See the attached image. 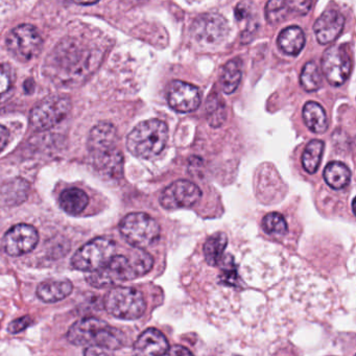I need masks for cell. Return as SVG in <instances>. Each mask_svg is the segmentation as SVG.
Returning a JSON list of instances; mask_svg holds the SVG:
<instances>
[{"label":"cell","mask_w":356,"mask_h":356,"mask_svg":"<svg viewBox=\"0 0 356 356\" xmlns=\"http://www.w3.org/2000/svg\"><path fill=\"white\" fill-rule=\"evenodd\" d=\"M324 143L321 140H312L304 149L302 155V165L308 174H316L322 161Z\"/></svg>","instance_id":"25"},{"label":"cell","mask_w":356,"mask_h":356,"mask_svg":"<svg viewBox=\"0 0 356 356\" xmlns=\"http://www.w3.org/2000/svg\"><path fill=\"white\" fill-rule=\"evenodd\" d=\"M302 87L308 92L316 91L322 85V74L318 66L314 62H308L302 70L301 78Z\"/></svg>","instance_id":"27"},{"label":"cell","mask_w":356,"mask_h":356,"mask_svg":"<svg viewBox=\"0 0 356 356\" xmlns=\"http://www.w3.org/2000/svg\"><path fill=\"white\" fill-rule=\"evenodd\" d=\"M74 286L70 280L45 281L41 283L37 289L39 299L47 303H55L65 299L72 293Z\"/></svg>","instance_id":"18"},{"label":"cell","mask_w":356,"mask_h":356,"mask_svg":"<svg viewBox=\"0 0 356 356\" xmlns=\"http://www.w3.org/2000/svg\"><path fill=\"white\" fill-rule=\"evenodd\" d=\"M32 323L33 320L31 316H22V318L13 321V322L9 325V327H8V330L11 333L22 332L24 329L28 328Z\"/></svg>","instance_id":"33"},{"label":"cell","mask_w":356,"mask_h":356,"mask_svg":"<svg viewBox=\"0 0 356 356\" xmlns=\"http://www.w3.org/2000/svg\"><path fill=\"white\" fill-rule=\"evenodd\" d=\"M7 47L16 59L29 62L40 55L42 37L35 26L22 24L8 35Z\"/></svg>","instance_id":"7"},{"label":"cell","mask_w":356,"mask_h":356,"mask_svg":"<svg viewBox=\"0 0 356 356\" xmlns=\"http://www.w3.org/2000/svg\"><path fill=\"white\" fill-rule=\"evenodd\" d=\"M207 118L209 124L214 128H218L224 124L226 120V107L224 101H222L216 93L210 95L207 102Z\"/></svg>","instance_id":"26"},{"label":"cell","mask_w":356,"mask_h":356,"mask_svg":"<svg viewBox=\"0 0 356 356\" xmlns=\"http://www.w3.org/2000/svg\"><path fill=\"white\" fill-rule=\"evenodd\" d=\"M289 11L295 12L299 15H305L312 8V0H286Z\"/></svg>","instance_id":"31"},{"label":"cell","mask_w":356,"mask_h":356,"mask_svg":"<svg viewBox=\"0 0 356 356\" xmlns=\"http://www.w3.org/2000/svg\"><path fill=\"white\" fill-rule=\"evenodd\" d=\"M345 26V18L335 10H327L314 26L316 39L321 44H329L337 40Z\"/></svg>","instance_id":"14"},{"label":"cell","mask_w":356,"mask_h":356,"mask_svg":"<svg viewBox=\"0 0 356 356\" xmlns=\"http://www.w3.org/2000/svg\"><path fill=\"white\" fill-rule=\"evenodd\" d=\"M120 231L129 245L143 250L155 245L161 234L159 224L143 212L124 216L120 222Z\"/></svg>","instance_id":"4"},{"label":"cell","mask_w":356,"mask_h":356,"mask_svg":"<svg viewBox=\"0 0 356 356\" xmlns=\"http://www.w3.org/2000/svg\"><path fill=\"white\" fill-rule=\"evenodd\" d=\"M67 339L76 346L102 348L107 351L120 349L124 343L122 331L95 318L74 323L68 331Z\"/></svg>","instance_id":"2"},{"label":"cell","mask_w":356,"mask_h":356,"mask_svg":"<svg viewBox=\"0 0 356 356\" xmlns=\"http://www.w3.org/2000/svg\"><path fill=\"white\" fill-rule=\"evenodd\" d=\"M10 140V132L7 128L0 124V153L5 149Z\"/></svg>","instance_id":"34"},{"label":"cell","mask_w":356,"mask_h":356,"mask_svg":"<svg viewBox=\"0 0 356 356\" xmlns=\"http://www.w3.org/2000/svg\"><path fill=\"white\" fill-rule=\"evenodd\" d=\"M153 266V257L143 249H137L131 256L114 255L103 268L88 273L86 280L93 287L111 286L139 278L147 274Z\"/></svg>","instance_id":"1"},{"label":"cell","mask_w":356,"mask_h":356,"mask_svg":"<svg viewBox=\"0 0 356 356\" xmlns=\"http://www.w3.org/2000/svg\"><path fill=\"white\" fill-rule=\"evenodd\" d=\"M324 179L332 189H343L349 184L351 172L345 164L339 161L330 162L325 168Z\"/></svg>","instance_id":"23"},{"label":"cell","mask_w":356,"mask_h":356,"mask_svg":"<svg viewBox=\"0 0 356 356\" xmlns=\"http://www.w3.org/2000/svg\"><path fill=\"white\" fill-rule=\"evenodd\" d=\"M241 72H243V63L239 59L229 61L222 67L220 84H222V91L226 95H231L236 90L241 83Z\"/></svg>","instance_id":"24"},{"label":"cell","mask_w":356,"mask_h":356,"mask_svg":"<svg viewBox=\"0 0 356 356\" xmlns=\"http://www.w3.org/2000/svg\"><path fill=\"white\" fill-rule=\"evenodd\" d=\"M92 164L95 170L108 179H120L124 170V155L115 147L106 153L92 156Z\"/></svg>","instance_id":"17"},{"label":"cell","mask_w":356,"mask_h":356,"mask_svg":"<svg viewBox=\"0 0 356 356\" xmlns=\"http://www.w3.org/2000/svg\"><path fill=\"white\" fill-rule=\"evenodd\" d=\"M228 33L226 19L218 14L200 16L191 28V34L195 40L206 44H218L226 39Z\"/></svg>","instance_id":"11"},{"label":"cell","mask_w":356,"mask_h":356,"mask_svg":"<svg viewBox=\"0 0 356 356\" xmlns=\"http://www.w3.org/2000/svg\"><path fill=\"white\" fill-rule=\"evenodd\" d=\"M116 245L112 239L97 237L76 251L72 259L76 270L90 273L103 268L115 255Z\"/></svg>","instance_id":"6"},{"label":"cell","mask_w":356,"mask_h":356,"mask_svg":"<svg viewBox=\"0 0 356 356\" xmlns=\"http://www.w3.org/2000/svg\"><path fill=\"white\" fill-rule=\"evenodd\" d=\"M168 139V128L159 120H149L137 124L127 138V147L132 155L151 159L160 155Z\"/></svg>","instance_id":"3"},{"label":"cell","mask_w":356,"mask_h":356,"mask_svg":"<svg viewBox=\"0 0 356 356\" xmlns=\"http://www.w3.org/2000/svg\"><path fill=\"white\" fill-rule=\"evenodd\" d=\"M104 305L111 316L122 320H137L147 309L143 293L133 287H115L108 291Z\"/></svg>","instance_id":"5"},{"label":"cell","mask_w":356,"mask_h":356,"mask_svg":"<svg viewBox=\"0 0 356 356\" xmlns=\"http://www.w3.org/2000/svg\"><path fill=\"white\" fill-rule=\"evenodd\" d=\"M165 354H170V355H191L193 353H191V350L182 347V346H175V347L168 348Z\"/></svg>","instance_id":"35"},{"label":"cell","mask_w":356,"mask_h":356,"mask_svg":"<svg viewBox=\"0 0 356 356\" xmlns=\"http://www.w3.org/2000/svg\"><path fill=\"white\" fill-rule=\"evenodd\" d=\"M305 45V36L299 26L284 29L278 37V47L289 56L299 55Z\"/></svg>","instance_id":"19"},{"label":"cell","mask_w":356,"mask_h":356,"mask_svg":"<svg viewBox=\"0 0 356 356\" xmlns=\"http://www.w3.org/2000/svg\"><path fill=\"white\" fill-rule=\"evenodd\" d=\"M60 207L70 216H78L84 211L89 203V197L85 191L79 188H70L60 195Z\"/></svg>","instance_id":"21"},{"label":"cell","mask_w":356,"mask_h":356,"mask_svg":"<svg viewBox=\"0 0 356 356\" xmlns=\"http://www.w3.org/2000/svg\"><path fill=\"white\" fill-rule=\"evenodd\" d=\"M10 88H11V76L9 72L3 65H0V101L7 95Z\"/></svg>","instance_id":"32"},{"label":"cell","mask_w":356,"mask_h":356,"mask_svg":"<svg viewBox=\"0 0 356 356\" xmlns=\"http://www.w3.org/2000/svg\"><path fill=\"white\" fill-rule=\"evenodd\" d=\"M74 3H78V5L83 6H89L93 5V3H97L99 0H74Z\"/></svg>","instance_id":"36"},{"label":"cell","mask_w":356,"mask_h":356,"mask_svg":"<svg viewBox=\"0 0 356 356\" xmlns=\"http://www.w3.org/2000/svg\"><path fill=\"white\" fill-rule=\"evenodd\" d=\"M201 197V189L195 183L178 180L164 189L160 197V204L168 210L191 207L200 201Z\"/></svg>","instance_id":"10"},{"label":"cell","mask_w":356,"mask_h":356,"mask_svg":"<svg viewBox=\"0 0 356 356\" xmlns=\"http://www.w3.org/2000/svg\"><path fill=\"white\" fill-rule=\"evenodd\" d=\"M289 13L286 0H270L266 8V17L270 26H276L286 18Z\"/></svg>","instance_id":"28"},{"label":"cell","mask_w":356,"mask_h":356,"mask_svg":"<svg viewBox=\"0 0 356 356\" xmlns=\"http://www.w3.org/2000/svg\"><path fill=\"white\" fill-rule=\"evenodd\" d=\"M168 102L170 107L175 111L179 113H188L199 108L201 104V93L193 85L181 81H174L168 87Z\"/></svg>","instance_id":"13"},{"label":"cell","mask_w":356,"mask_h":356,"mask_svg":"<svg viewBox=\"0 0 356 356\" xmlns=\"http://www.w3.org/2000/svg\"><path fill=\"white\" fill-rule=\"evenodd\" d=\"M262 228L268 234L283 235L287 232V222L282 214L272 212L264 216Z\"/></svg>","instance_id":"29"},{"label":"cell","mask_w":356,"mask_h":356,"mask_svg":"<svg viewBox=\"0 0 356 356\" xmlns=\"http://www.w3.org/2000/svg\"><path fill=\"white\" fill-rule=\"evenodd\" d=\"M118 131L110 122H99L91 130L88 137V149L90 156L99 155L115 149Z\"/></svg>","instance_id":"15"},{"label":"cell","mask_w":356,"mask_h":356,"mask_svg":"<svg viewBox=\"0 0 356 356\" xmlns=\"http://www.w3.org/2000/svg\"><path fill=\"white\" fill-rule=\"evenodd\" d=\"M168 348L170 346L163 333L155 328L147 329L134 343V351L141 355H164Z\"/></svg>","instance_id":"16"},{"label":"cell","mask_w":356,"mask_h":356,"mask_svg":"<svg viewBox=\"0 0 356 356\" xmlns=\"http://www.w3.org/2000/svg\"><path fill=\"white\" fill-rule=\"evenodd\" d=\"M303 118L306 127L316 134H322L328 129V118L320 104L314 102L306 103L303 108Z\"/></svg>","instance_id":"20"},{"label":"cell","mask_w":356,"mask_h":356,"mask_svg":"<svg viewBox=\"0 0 356 356\" xmlns=\"http://www.w3.org/2000/svg\"><path fill=\"white\" fill-rule=\"evenodd\" d=\"M72 103L67 97H49L31 112V127L36 131H47L57 126L70 113Z\"/></svg>","instance_id":"8"},{"label":"cell","mask_w":356,"mask_h":356,"mask_svg":"<svg viewBox=\"0 0 356 356\" xmlns=\"http://www.w3.org/2000/svg\"><path fill=\"white\" fill-rule=\"evenodd\" d=\"M39 241L38 231L31 225L19 224L12 227L3 237V248L13 257L30 253Z\"/></svg>","instance_id":"12"},{"label":"cell","mask_w":356,"mask_h":356,"mask_svg":"<svg viewBox=\"0 0 356 356\" xmlns=\"http://www.w3.org/2000/svg\"><path fill=\"white\" fill-rule=\"evenodd\" d=\"M227 245H228V237L225 233L218 232L211 235L204 245L203 251L206 262L211 266H218L220 260L222 259Z\"/></svg>","instance_id":"22"},{"label":"cell","mask_w":356,"mask_h":356,"mask_svg":"<svg viewBox=\"0 0 356 356\" xmlns=\"http://www.w3.org/2000/svg\"><path fill=\"white\" fill-rule=\"evenodd\" d=\"M256 11L254 6L249 1H243L238 3L235 9V18L241 24H245L247 31L249 32L250 26L255 29L256 26Z\"/></svg>","instance_id":"30"},{"label":"cell","mask_w":356,"mask_h":356,"mask_svg":"<svg viewBox=\"0 0 356 356\" xmlns=\"http://www.w3.org/2000/svg\"><path fill=\"white\" fill-rule=\"evenodd\" d=\"M323 74L329 84L337 87L349 78L352 63L349 54L343 45L329 47L322 57Z\"/></svg>","instance_id":"9"}]
</instances>
